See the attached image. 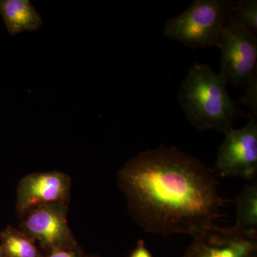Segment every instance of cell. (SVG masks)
I'll return each instance as SVG.
<instances>
[{"label": "cell", "instance_id": "obj_9", "mask_svg": "<svg viewBox=\"0 0 257 257\" xmlns=\"http://www.w3.org/2000/svg\"><path fill=\"white\" fill-rule=\"evenodd\" d=\"M0 15L13 36L36 31L43 23L41 15L29 0H0Z\"/></svg>", "mask_w": 257, "mask_h": 257}, {"label": "cell", "instance_id": "obj_16", "mask_svg": "<svg viewBox=\"0 0 257 257\" xmlns=\"http://www.w3.org/2000/svg\"><path fill=\"white\" fill-rule=\"evenodd\" d=\"M0 257H5L4 254H3V251H2L1 247H0Z\"/></svg>", "mask_w": 257, "mask_h": 257}, {"label": "cell", "instance_id": "obj_6", "mask_svg": "<svg viewBox=\"0 0 257 257\" xmlns=\"http://www.w3.org/2000/svg\"><path fill=\"white\" fill-rule=\"evenodd\" d=\"M65 203L42 204L23 214L20 229L44 248L77 251V244L69 229Z\"/></svg>", "mask_w": 257, "mask_h": 257}, {"label": "cell", "instance_id": "obj_8", "mask_svg": "<svg viewBox=\"0 0 257 257\" xmlns=\"http://www.w3.org/2000/svg\"><path fill=\"white\" fill-rule=\"evenodd\" d=\"M70 179L60 172H39L24 177L18 184L17 210L23 215L42 204H67Z\"/></svg>", "mask_w": 257, "mask_h": 257}, {"label": "cell", "instance_id": "obj_2", "mask_svg": "<svg viewBox=\"0 0 257 257\" xmlns=\"http://www.w3.org/2000/svg\"><path fill=\"white\" fill-rule=\"evenodd\" d=\"M220 72L204 63L193 64L181 83L178 101L189 122L200 131L224 134L245 114L239 101L233 100Z\"/></svg>", "mask_w": 257, "mask_h": 257}, {"label": "cell", "instance_id": "obj_3", "mask_svg": "<svg viewBox=\"0 0 257 257\" xmlns=\"http://www.w3.org/2000/svg\"><path fill=\"white\" fill-rule=\"evenodd\" d=\"M232 1L194 0L184 13L166 22L164 35L193 50L219 47Z\"/></svg>", "mask_w": 257, "mask_h": 257}, {"label": "cell", "instance_id": "obj_10", "mask_svg": "<svg viewBox=\"0 0 257 257\" xmlns=\"http://www.w3.org/2000/svg\"><path fill=\"white\" fill-rule=\"evenodd\" d=\"M236 220L234 225L246 234L257 237V185L248 184L236 199Z\"/></svg>", "mask_w": 257, "mask_h": 257}, {"label": "cell", "instance_id": "obj_1", "mask_svg": "<svg viewBox=\"0 0 257 257\" xmlns=\"http://www.w3.org/2000/svg\"><path fill=\"white\" fill-rule=\"evenodd\" d=\"M119 185L138 224L163 236L194 237L214 224L224 202L214 171L175 147L139 154L120 170Z\"/></svg>", "mask_w": 257, "mask_h": 257}, {"label": "cell", "instance_id": "obj_5", "mask_svg": "<svg viewBox=\"0 0 257 257\" xmlns=\"http://www.w3.org/2000/svg\"><path fill=\"white\" fill-rule=\"evenodd\" d=\"M215 171L222 177L254 178L257 173V119H248L242 128L231 127L224 133Z\"/></svg>", "mask_w": 257, "mask_h": 257}, {"label": "cell", "instance_id": "obj_15", "mask_svg": "<svg viewBox=\"0 0 257 257\" xmlns=\"http://www.w3.org/2000/svg\"><path fill=\"white\" fill-rule=\"evenodd\" d=\"M46 257H81V256L77 251L64 249H55L50 251L48 256Z\"/></svg>", "mask_w": 257, "mask_h": 257}, {"label": "cell", "instance_id": "obj_13", "mask_svg": "<svg viewBox=\"0 0 257 257\" xmlns=\"http://www.w3.org/2000/svg\"><path fill=\"white\" fill-rule=\"evenodd\" d=\"M243 88L245 91L239 103L249 108L248 119H257V74L248 79Z\"/></svg>", "mask_w": 257, "mask_h": 257}, {"label": "cell", "instance_id": "obj_4", "mask_svg": "<svg viewBox=\"0 0 257 257\" xmlns=\"http://www.w3.org/2000/svg\"><path fill=\"white\" fill-rule=\"evenodd\" d=\"M220 73L227 84L243 87L257 74V33L230 15L221 33Z\"/></svg>", "mask_w": 257, "mask_h": 257}, {"label": "cell", "instance_id": "obj_14", "mask_svg": "<svg viewBox=\"0 0 257 257\" xmlns=\"http://www.w3.org/2000/svg\"><path fill=\"white\" fill-rule=\"evenodd\" d=\"M130 257H152V255L145 246L144 241L140 240L138 242V246L134 250Z\"/></svg>", "mask_w": 257, "mask_h": 257}, {"label": "cell", "instance_id": "obj_12", "mask_svg": "<svg viewBox=\"0 0 257 257\" xmlns=\"http://www.w3.org/2000/svg\"><path fill=\"white\" fill-rule=\"evenodd\" d=\"M231 14L234 15L246 28L257 33L256 0L232 1Z\"/></svg>", "mask_w": 257, "mask_h": 257}, {"label": "cell", "instance_id": "obj_11", "mask_svg": "<svg viewBox=\"0 0 257 257\" xmlns=\"http://www.w3.org/2000/svg\"><path fill=\"white\" fill-rule=\"evenodd\" d=\"M0 241L5 257H43L32 238L12 226L0 232Z\"/></svg>", "mask_w": 257, "mask_h": 257}, {"label": "cell", "instance_id": "obj_7", "mask_svg": "<svg viewBox=\"0 0 257 257\" xmlns=\"http://www.w3.org/2000/svg\"><path fill=\"white\" fill-rule=\"evenodd\" d=\"M257 237L236 226L213 224L194 236L183 257H256Z\"/></svg>", "mask_w": 257, "mask_h": 257}]
</instances>
